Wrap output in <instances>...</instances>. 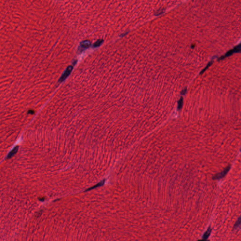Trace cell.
<instances>
[{
    "mask_svg": "<svg viewBox=\"0 0 241 241\" xmlns=\"http://www.w3.org/2000/svg\"><path fill=\"white\" fill-rule=\"evenodd\" d=\"M102 40H98V41H97L94 44V47H98L99 46V45H100L102 43Z\"/></svg>",
    "mask_w": 241,
    "mask_h": 241,
    "instance_id": "5",
    "label": "cell"
},
{
    "mask_svg": "<svg viewBox=\"0 0 241 241\" xmlns=\"http://www.w3.org/2000/svg\"><path fill=\"white\" fill-rule=\"evenodd\" d=\"M208 241V240L207 241V240H204V239H203V240H200V241Z\"/></svg>",
    "mask_w": 241,
    "mask_h": 241,
    "instance_id": "6",
    "label": "cell"
},
{
    "mask_svg": "<svg viewBox=\"0 0 241 241\" xmlns=\"http://www.w3.org/2000/svg\"><path fill=\"white\" fill-rule=\"evenodd\" d=\"M72 69H73V67H72V66H68V67L67 68V69H66V70L65 72V73L63 75H62V77H61V78H60V81H63V80H65V78H66V77L68 76V75H69L70 74V73H71V71H72Z\"/></svg>",
    "mask_w": 241,
    "mask_h": 241,
    "instance_id": "1",
    "label": "cell"
},
{
    "mask_svg": "<svg viewBox=\"0 0 241 241\" xmlns=\"http://www.w3.org/2000/svg\"><path fill=\"white\" fill-rule=\"evenodd\" d=\"M240 224H241V218H240V217H239V219H238V221H237V222H236V224L235 225L234 228H238V227L240 226Z\"/></svg>",
    "mask_w": 241,
    "mask_h": 241,
    "instance_id": "3",
    "label": "cell"
},
{
    "mask_svg": "<svg viewBox=\"0 0 241 241\" xmlns=\"http://www.w3.org/2000/svg\"><path fill=\"white\" fill-rule=\"evenodd\" d=\"M90 42L89 41H85V42H84L82 43L81 45L82 46H83V47L84 48H86V47H88L90 46Z\"/></svg>",
    "mask_w": 241,
    "mask_h": 241,
    "instance_id": "4",
    "label": "cell"
},
{
    "mask_svg": "<svg viewBox=\"0 0 241 241\" xmlns=\"http://www.w3.org/2000/svg\"><path fill=\"white\" fill-rule=\"evenodd\" d=\"M211 231V228L210 227H209L208 229V230L206 231V232L205 233V234H204V235L203 236V238L204 240H206L208 238V237L210 235Z\"/></svg>",
    "mask_w": 241,
    "mask_h": 241,
    "instance_id": "2",
    "label": "cell"
}]
</instances>
